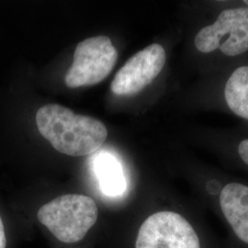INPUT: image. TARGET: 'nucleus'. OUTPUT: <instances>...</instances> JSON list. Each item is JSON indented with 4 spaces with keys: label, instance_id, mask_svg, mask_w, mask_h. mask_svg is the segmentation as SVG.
<instances>
[{
    "label": "nucleus",
    "instance_id": "nucleus-1",
    "mask_svg": "<svg viewBox=\"0 0 248 248\" xmlns=\"http://www.w3.org/2000/svg\"><path fill=\"white\" fill-rule=\"evenodd\" d=\"M36 124L55 150L70 156H85L98 151L108 136L106 126L98 119L76 114L58 104L41 107Z\"/></svg>",
    "mask_w": 248,
    "mask_h": 248
},
{
    "label": "nucleus",
    "instance_id": "nucleus-2",
    "mask_svg": "<svg viewBox=\"0 0 248 248\" xmlns=\"http://www.w3.org/2000/svg\"><path fill=\"white\" fill-rule=\"evenodd\" d=\"M37 217L59 241L74 244L83 239L95 225L98 206L89 196L65 194L42 206Z\"/></svg>",
    "mask_w": 248,
    "mask_h": 248
},
{
    "label": "nucleus",
    "instance_id": "nucleus-3",
    "mask_svg": "<svg viewBox=\"0 0 248 248\" xmlns=\"http://www.w3.org/2000/svg\"><path fill=\"white\" fill-rule=\"evenodd\" d=\"M118 52L107 36H96L79 43L74 53L71 67L64 77L70 89L100 83L112 71Z\"/></svg>",
    "mask_w": 248,
    "mask_h": 248
},
{
    "label": "nucleus",
    "instance_id": "nucleus-4",
    "mask_svg": "<svg viewBox=\"0 0 248 248\" xmlns=\"http://www.w3.org/2000/svg\"><path fill=\"white\" fill-rule=\"evenodd\" d=\"M196 48L202 53L221 49L227 56L248 50V8L226 9L216 21L202 28L195 37Z\"/></svg>",
    "mask_w": 248,
    "mask_h": 248
},
{
    "label": "nucleus",
    "instance_id": "nucleus-5",
    "mask_svg": "<svg viewBox=\"0 0 248 248\" xmlns=\"http://www.w3.org/2000/svg\"><path fill=\"white\" fill-rule=\"evenodd\" d=\"M135 248H201L191 224L180 214L159 212L149 216L140 227Z\"/></svg>",
    "mask_w": 248,
    "mask_h": 248
},
{
    "label": "nucleus",
    "instance_id": "nucleus-6",
    "mask_svg": "<svg viewBox=\"0 0 248 248\" xmlns=\"http://www.w3.org/2000/svg\"><path fill=\"white\" fill-rule=\"evenodd\" d=\"M166 51L154 44L135 53L117 72L111 83V91L117 96H133L150 85L157 78L165 63Z\"/></svg>",
    "mask_w": 248,
    "mask_h": 248
},
{
    "label": "nucleus",
    "instance_id": "nucleus-7",
    "mask_svg": "<svg viewBox=\"0 0 248 248\" xmlns=\"http://www.w3.org/2000/svg\"><path fill=\"white\" fill-rule=\"evenodd\" d=\"M220 205L237 237L248 244V186L230 183L220 194Z\"/></svg>",
    "mask_w": 248,
    "mask_h": 248
},
{
    "label": "nucleus",
    "instance_id": "nucleus-8",
    "mask_svg": "<svg viewBox=\"0 0 248 248\" xmlns=\"http://www.w3.org/2000/svg\"><path fill=\"white\" fill-rule=\"evenodd\" d=\"M93 171L105 195L114 198L124 194L127 182L124 169L114 155L105 152L98 154L93 160Z\"/></svg>",
    "mask_w": 248,
    "mask_h": 248
},
{
    "label": "nucleus",
    "instance_id": "nucleus-9",
    "mask_svg": "<svg viewBox=\"0 0 248 248\" xmlns=\"http://www.w3.org/2000/svg\"><path fill=\"white\" fill-rule=\"evenodd\" d=\"M225 100L231 110L248 120V66H242L232 74L225 85Z\"/></svg>",
    "mask_w": 248,
    "mask_h": 248
},
{
    "label": "nucleus",
    "instance_id": "nucleus-10",
    "mask_svg": "<svg viewBox=\"0 0 248 248\" xmlns=\"http://www.w3.org/2000/svg\"><path fill=\"white\" fill-rule=\"evenodd\" d=\"M238 153L242 160L248 166V139L240 142Z\"/></svg>",
    "mask_w": 248,
    "mask_h": 248
},
{
    "label": "nucleus",
    "instance_id": "nucleus-11",
    "mask_svg": "<svg viewBox=\"0 0 248 248\" xmlns=\"http://www.w3.org/2000/svg\"><path fill=\"white\" fill-rule=\"evenodd\" d=\"M7 247V237L4 228V223L0 216V248H6Z\"/></svg>",
    "mask_w": 248,
    "mask_h": 248
},
{
    "label": "nucleus",
    "instance_id": "nucleus-12",
    "mask_svg": "<svg viewBox=\"0 0 248 248\" xmlns=\"http://www.w3.org/2000/svg\"><path fill=\"white\" fill-rule=\"evenodd\" d=\"M245 3H246V4L248 6V1H245Z\"/></svg>",
    "mask_w": 248,
    "mask_h": 248
}]
</instances>
